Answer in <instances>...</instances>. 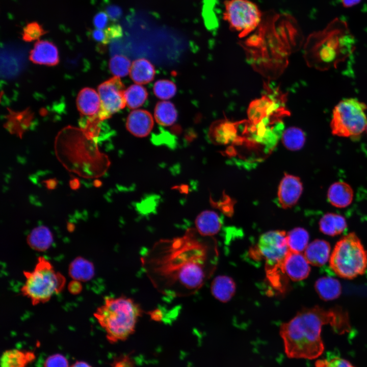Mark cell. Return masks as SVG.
Masks as SVG:
<instances>
[{
	"mask_svg": "<svg viewBox=\"0 0 367 367\" xmlns=\"http://www.w3.org/2000/svg\"><path fill=\"white\" fill-rule=\"evenodd\" d=\"M47 33L42 25L37 21L28 23L23 28L21 33L22 39L26 42L38 40L42 36Z\"/></svg>",
	"mask_w": 367,
	"mask_h": 367,
	"instance_id": "1f68e13d",
	"label": "cell"
},
{
	"mask_svg": "<svg viewBox=\"0 0 367 367\" xmlns=\"http://www.w3.org/2000/svg\"><path fill=\"white\" fill-rule=\"evenodd\" d=\"M28 242L33 249L44 250L53 242V235L47 227L40 226L32 230L28 237Z\"/></svg>",
	"mask_w": 367,
	"mask_h": 367,
	"instance_id": "cb8c5ba5",
	"label": "cell"
},
{
	"mask_svg": "<svg viewBox=\"0 0 367 367\" xmlns=\"http://www.w3.org/2000/svg\"><path fill=\"white\" fill-rule=\"evenodd\" d=\"M150 317L151 318L157 321H160L162 320L163 318V314L161 313V311L159 310H155L153 311H152L150 312Z\"/></svg>",
	"mask_w": 367,
	"mask_h": 367,
	"instance_id": "60d3db41",
	"label": "cell"
},
{
	"mask_svg": "<svg viewBox=\"0 0 367 367\" xmlns=\"http://www.w3.org/2000/svg\"><path fill=\"white\" fill-rule=\"evenodd\" d=\"M44 367H69L67 358L61 354L49 356L44 362Z\"/></svg>",
	"mask_w": 367,
	"mask_h": 367,
	"instance_id": "836d02e7",
	"label": "cell"
},
{
	"mask_svg": "<svg viewBox=\"0 0 367 367\" xmlns=\"http://www.w3.org/2000/svg\"><path fill=\"white\" fill-rule=\"evenodd\" d=\"M366 105L354 98H345L334 108L330 121L332 134L340 137L356 138L366 129Z\"/></svg>",
	"mask_w": 367,
	"mask_h": 367,
	"instance_id": "8992f818",
	"label": "cell"
},
{
	"mask_svg": "<svg viewBox=\"0 0 367 367\" xmlns=\"http://www.w3.org/2000/svg\"><path fill=\"white\" fill-rule=\"evenodd\" d=\"M286 237L290 251L301 253L308 246L309 235L303 228L297 227L291 230Z\"/></svg>",
	"mask_w": 367,
	"mask_h": 367,
	"instance_id": "484cf974",
	"label": "cell"
},
{
	"mask_svg": "<svg viewBox=\"0 0 367 367\" xmlns=\"http://www.w3.org/2000/svg\"><path fill=\"white\" fill-rule=\"evenodd\" d=\"M23 274L25 281L20 293L33 306L49 301L63 290L66 283L64 275L43 256L38 257L32 271H24Z\"/></svg>",
	"mask_w": 367,
	"mask_h": 367,
	"instance_id": "277c9868",
	"label": "cell"
},
{
	"mask_svg": "<svg viewBox=\"0 0 367 367\" xmlns=\"http://www.w3.org/2000/svg\"><path fill=\"white\" fill-rule=\"evenodd\" d=\"M143 314L141 306L133 299L122 295L107 296L93 313L110 343L126 339L133 334Z\"/></svg>",
	"mask_w": 367,
	"mask_h": 367,
	"instance_id": "3957f363",
	"label": "cell"
},
{
	"mask_svg": "<svg viewBox=\"0 0 367 367\" xmlns=\"http://www.w3.org/2000/svg\"><path fill=\"white\" fill-rule=\"evenodd\" d=\"M331 269L338 276L351 279L363 274L367 267V251L354 232L340 239L330 256Z\"/></svg>",
	"mask_w": 367,
	"mask_h": 367,
	"instance_id": "5b68a950",
	"label": "cell"
},
{
	"mask_svg": "<svg viewBox=\"0 0 367 367\" xmlns=\"http://www.w3.org/2000/svg\"><path fill=\"white\" fill-rule=\"evenodd\" d=\"M345 8H350L358 4L361 0H340Z\"/></svg>",
	"mask_w": 367,
	"mask_h": 367,
	"instance_id": "ab89813d",
	"label": "cell"
},
{
	"mask_svg": "<svg viewBox=\"0 0 367 367\" xmlns=\"http://www.w3.org/2000/svg\"><path fill=\"white\" fill-rule=\"evenodd\" d=\"M100 104L99 94L94 89L86 87L78 93L76 105L78 110L83 115L89 118H97Z\"/></svg>",
	"mask_w": 367,
	"mask_h": 367,
	"instance_id": "5bb4252c",
	"label": "cell"
},
{
	"mask_svg": "<svg viewBox=\"0 0 367 367\" xmlns=\"http://www.w3.org/2000/svg\"><path fill=\"white\" fill-rule=\"evenodd\" d=\"M131 66L130 60L121 55H115L109 63L111 72L115 76L119 77L126 76L130 71Z\"/></svg>",
	"mask_w": 367,
	"mask_h": 367,
	"instance_id": "f546056e",
	"label": "cell"
},
{
	"mask_svg": "<svg viewBox=\"0 0 367 367\" xmlns=\"http://www.w3.org/2000/svg\"><path fill=\"white\" fill-rule=\"evenodd\" d=\"M80 186V182L77 178H73L69 181V186L73 190H77Z\"/></svg>",
	"mask_w": 367,
	"mask_h": 367,
	"instance_id": "b9f144b4",
	"label": "cell"
},
{
	"mask_svg": "<svg viewBox=\"0 0 367 367\" xmlns=\"http://www.w3.org/2000/svg\"><path fill=\"white\" fill-rule=\"evenodd\" d=\"M314 288L319 296L325 301L335 299L342 293L339 281L331 277L319 278L315 282Z\"/></svg>",
	"mask_w": 367,
	"mask_h": 367,
	"instance_id": "44dd1931",
	"label": "cell"
},
{
	"mask_svg": "<svg viewBox=\"0 0 367 367\" xmlns=\"http://www.w3.org/2000/svg\"><path fill=\"white\" fill-rule=\"evenodd\" d=\"M277 104L267 96L253 101L250 106L248 111L249 119L257 124L263 119L276 113Z\"/></svg>",
	"mask_w": 367,
	"mask_h": 367,
	"instance_id": "ffe728a7",
	"label": "cell"
},
{
	"mask_svg": "<svg viewBox=\"0 0 367 367\" xmlns=\"http://www.w3.org/2000/svg\"><path fill=\"white\" fill-rule=\"evenodd\" d=\"M98 91L101 104L97 117L100 121L110 118L125 106L124 86L119 77L114 76L101 83Z\"/></svg>",
	"mask_w": 367,
	"mask_h": 367,
	"instance_id": "9c48e42d",
	"label": "cell"
},
{
	"mask_svg": "<svg viewBox=\"0 0 367 367\" xmlns=\"http://www.w3.org/2000/svg\"><path fill=\"white\" fill-rule=\"evenodd\" d=\"M93 184H94V186L95 187H99V186L101 185V182H100V181L99 180H95L94 181V183H93Z\"/></svg>",
	"mask_w": 367,
	"mask_h": 367,
	"instance_id": "ee69618b",
	"label": "cell"
},
{
	"mask_svg": "<svg viewBox=\"0 0 367 367\" xmlns=\"http://www.w3.org/2000/svg\"><path fill=\"white\" fill-rule=\"evenodd\" d=\"M154 75V66L145 59H137L132 64L130 70V77L137 84L148 83L153 80Z\"/></svg>",
	"mask_w": 367,
	"mask_h": 367,
	"instance_id": "7402d4cb",
	"label": "cell"
},
{
	"mask_svg": "<svg viewBox=\"0 0 367 367\" xmlns=\"http://www.w3.org/2000/svg\"><path fill=\"white\" fill-rule=\"evenodd\" d=\"M126 103L130 109L141 106L147 97L146 89L139 85H133L124 91Z\"/></svg>",
	"mask_w": 367,
	"mask_h": 367,
	"instance_id": "83f0119b",
	"label": "cell"
},
{
	"mask_svg": "<svg viewBox=\"0 0 367 367\" xmlns=\"http://www.w3.org/2000/svg\"><path fill=\"white\" fill-rule=\"evenodd\" d=\"M91 34L92 38L95 41L101 42L103 44L105 39L104 30L96 29L92 32Z\"/></svg>",
	"mask_w": 367,
	"mask_h": 367,
	"instance_id": "74e56055",
	"label": "cell"
},
{
	"mask_svg": "<svg viewBox=\"0 0 367 367\" xmlns=\"http://www.w3.org/2000/svg\"><path fill=\"white\" fill-rule=\"evenodd\" d=\"M109 17L112 20L118 19L121 14V10L116 6H110L107 9V12Z\"/></svg>",
	"mask_w": 367,
	"mask_h": 367,
	"instance_id": "8d00e7d4",
	"label": "cell"
},
{
	"mask_svg": "<svg viewBox=\"0 0 367 367\" xmlns=\"http://www.w3.org/2000/svg\"><path fill=\"white\" fill-rule=\"evenodd\" d=\"M235 284L230 277L220 275L213 280L211 290L213 296L222 302L229 301L235 292Z\"/></svg>",
	"mask_w": 367,
	"mask_h": 367,
	"instance_id": "d6986e66",
	"label": "cell"
},
{
	"mask_svg": "<svg viewBox=\"0 0 367 367\" xmlns=\"http://www.w3.org/2000/svg\"><path fill=\"white\" fill-rule=\"evenodd\" d=\"M282 142L284 146L289 150L296 151L300 149L305 142V136L304 132L299 128L291 127L283 133Z\"/></svg>",
	"mask_w": 367,
	"mask_h": 367,
	"instance_id": "4316f807",
	"label": "cell"
},
{
	"mask_svg": "<svg viewBox=\"0 0 367 367\" xmlns=\"http://www.w3.org/2000/svg\"><path fill=\"white\" fill-rule=\"evenodd\" d=\"M207 246L193 229L156 243L142 257L143 268L155 289L173 297L191 295L209 274Z\"/></svg>",
	"mask_w": 367,
	"mask_h": 367,
	"instance_id": "6da1fadb",
	"label": "cell"
},
{
	"mask_svg": "<svg viewBox=\"0 0 367 367\" xmlns=\"http://www.w3.org/2000/svg\"><path fill=\"white\" fill-rule=\"evenodd\" d=\"M195 225L197 231L201 235L209 237L220 231L221 222L218 215L215 212L205 211L196 218Z\"/></svg>",
	"mask_w": 367,
	"mask_h": 367,
	"instance_id": "ac0fdd59",
	"label": "cell"
},
{
	"mask_svg": "<svg viewBox=\"0 0 367 367\" xmlns=\"http://www.w3.org/2000/svg\"><path fill=\"white\" fill-rule=\"evenodd\" d=\"M126 126L132 134L138 137H144L151 132L153 120L148 111L137 110L131 112L128 116Z\"/></svg>",
	"mask_w": 367,
	"mask_h": 367,
	"instance_id": "4fadbf2b",
	"label": "cell"
},
{
	"mask_svg": "<svg viewBox=\"0 0 367 367\" xmlns=\"http://www.w3.org/2000/svg\"><path fill=\"white\" fill-rule=\"evenodd\" d=\"M330 250L331 247L328 242L317 239L308 245L304 255L309 264L319 267L328 261Z\"/></svg>",
	"mask_w": 367,
	"mask_h": 367,
	"instance_id": "2e32d148",
	"label": "cell"
},
{
	"mask_svg": "<svg viewBox=\"0 0 367 367\" xmlns=\"http://www.w3.org/2000/svg\"><path fill=\"white\" fill-rule=\"evenodd\" d=\"M45 187L48 190L55 189L58 184V181L56 178H49L46 179L42 182Z\"/></svg>",
	"mask_w": 367,
	"mask_h": 367,
	"instance_id": "f35d334b",
	"label": "cell"
},
{
	"mask_svg": "<svg viewBox=\"0 0 367 367\" xmlns=\"http://www.w3.org/2000/svg\"><path fill=\"white\" fill-rule=\"evenodd\" d=\"M69 367H92L87 362L84 361H76Z\"/></svg>",
	"mask_w": 367,
	"mask_h": 367,
	"instance_id": "7bdbcfd3",
	"label": "cell"
},
{
	"mask_svg": "<svg viewBox=\"0 0 367 367\" xmlns=\"http://www.w3.org/2000/svg\"><path fill=\"white\" fill-rule=\"evenodd\" d=\"M270 271L280 273L292 281L302 280L308 277L310 271L309 263L300 252L289 250L282 262Z\"/></svg>",
	"mask_w": 367,
	"mask_h": 367,
	"instance_id": "30bf717a",
	"label": "cell"
},
{
	"mask_svg": "<svg viewBox=\"0 0 367 367\" xmlns=\"http://www.w3.org/2000/svg\"><path fill=\"white\" fill-rule=\"evenodd\" d=\"M329 324L335 332L351 330L347 312L340 307L326 309L316 306L302 309L289 322L283 323L280 334L286 355L291 358L313 359L324 350L322 327Z\"/></svg>",
	"mask_w": 367,
	"mask_h": 367,
	"instance_id": "7a4b0ae2",
	"label": "cell"
},
{
	"mask_svg": "<svg viewBox=\"0 0 367 367\" xmlns=\"http://www.w3.org/2000/svg\"><path fill=\"white\" fill-rule=\"evenodd\" d=\"M302 191V184L298 177L285 174L278 187L279 203L284 208L292 207L298 201Z\"/></svg>",
	"mask_w": 367,
	"mask_h": 367,
	"instance_id": "8fae6325",
	"label": "cell"
},
{
	"mask_svg": "<svg viewBox=\"0 0 367 367\" xmlns=\"http://www.w3.org/2000/svg\"><path fill=\"white\" fill-rule=\"evenodd\" d=\"M109 21V16L107 13L99 12L93 18V23L96 29L104 30Z\"/></svg>",
	"mask_w": 367,
	"mask_h": 367,
	"instance_id": "d590c367",
	"label": "cell"
},
{
	"mask_svg": "<svg viewBox=\"0 0 367 367\" xmlns=\"http://www.w3.org/2000/svg\"><path fill=\"white\" fill-rule=\"evenodd\" d=\"M30 60L37 64L56 65L59 62L58 48L51 42L38 40L30 52Z\"/></svg>",
	"mask_w": 367,
	"mask_h": 367,
	"instance_id": "7c38bea8",
	"label": "cell"
},
{
	"mask_svg": "<svg viewBox=\"0 0 367 367\" xmlns=\"http://www.w3.org/2000/svg\"><path fill=\"white\" fill-rule=\"evenodd\" d=\"M316 367H355L347 360L334 357L330 358L318 360L316 362Z\"/></svg>",
	"mask_w": 367,
	"mask_h": 367,
	"instance_id": "d6a6232c",
	"label": "cell"
},
{
	"mask_svg": "<svg viewBox=\"0 0 367 367\" xmlns=\"http://www.w3.org/2000/svg\"><path fill=\"white\" fill-rule=\"evenodd\" d=\"M35 358V354L32 351L9 349L2 355L1 367H29Z\"/></svg>",
	"mask_w": 367,
	"mask_h": 367,
	"instance_id": "e0dca14e",
	"label": "cell"
},
{
	"mask_svg": "<svg viewBox=\"0 0 367 367\" xmlns=\"http://www.w3.org/2000/svg\"><path fill=\"white\" fill-rule=\"evenodd\" d=\"M319 225L322 233L332 237L342 233L347 225L343 216L334 213H327L324 215L320 219Z\"/></svg>",
	"mask_w": 367,
	"mask_h": 367,
	"instance_id": "603a6c76",
	"label": "cell"
},
{
	"mask_svg": "<svg viewBox=\"0 0 367 367\" xmlns=\"http://www.w3.org/2000/svg\"><path fill=\"white\" fill-rule=\"evenodd\" d=\"M262 13L258 6L251 0H225L223 18L229 28L244 37L260 24Z\"/></svg>",
	"mask_w": 367,
	"mask_h": 367,
	"instance_id": "52a82bcc",
	"label": "cell"
},
{
	"mask_svg": "<svg viewBox=\"0 0 367 367\" xmlns=\"http://www.w3.org/2000/svg\"><path fill=\"white\" fill-rule=\"evenodd\" d=\"M155 95L162 99H168L172 97L176 93V87L172 82L162 80L158 81L153 87Z\"/></svg>",
	"mask_w": 367,
	"mask_h": 367,
	"instance_id": "4dcf8cb0",
	"label": "cell"
},
{
	"mask_svg": "<svg viewBox=\"0 0 367 367\" xmlns=\"http://www.w3.org/2000/svg\"><path fill=\"white\" fill-rule=\"evenodd\" d=\"M156 122L163 126H170L176 120L177 113L174 104L169 101L158 102L154 110Z\"/></svg>",
	"mask_w": 367,
	"mask_h": 367,
	"instance_id": "d4e9b609",
	"label": "cell"
},
{
	"mask_svg": "<svg viewBox=\"0 0 367 367\" xmlns=\"http://www.w3.org/2000/svg\"><path fill=\"white\" fill-rule=\"evenodd\" d=\"M365 130H366V132H367V125H366V127Z\"/></svg>",
	"mask_w": 367,
	"mask_h": 367,
	"instance_id": "f6af8a7d",
	"label": "cell"
},
{
	"mask_svg": "<svg viewBox=\"0 0 367 367\" xmlns=\"http://www.w3.org/2000/svg\"><path fill=\"white\" fill-rule=\"evenodd\" d=\"M354 193L351 186L343 181L332 184L327 193V199L331 204L338 208L349 206L353 199Z\"/></svg>",
	"mask_w": 367,
	"mask_h": 367,
	"instance_id": "9a60e30c",
	"label": "cell"
},
{
	"mask_svg": "<svg viewBox=\"0 0 367 367\" xmlns=\"http://www.w3.org/2000/svg\"><path fill=\"white\" fill-rule=\"evenodd\" d=\"M286 233L282 230H272L260 237L255 252L266 261V271L279 265L289 251Z\"/></svg>",
	"mask_w": 367,
	"mask_h": 367,
	"instance_id": "ba28073f",
	"label": "cell"
},
{
	"mask_svg": "<svg viewBox=\"0 0 367 367\" xmlns=\"http://www.w3.org/2000/svg\"><path fill=\"white\" fill-rule=\"evenodd\" d=\"M69 272L73 278L77 281L86 280L92 277L93 268L88 261L77 258L70 265Z\"/></svg>",
	"mask_w": 367,
	"mask_h": 367,
	"instance_id": "f1b7e54d",
	"label": "cell"
},
{
	"mask_svg": "<svg viewBox=\"0 0 367 367\" xmlns=\"http://www.w3.org/2000/svg\"><path fill=\"white\" fill-rule=\"evenodd\" d=\"M105 39L103 44H107L113 39L121 37L122 30L121 26L117 24H114L109 26L104 30Z\"/></svg>",
	"mask_w": 367,
	"mask_h": 367,
	"instance_id": "e575fe53",
	"label": "cell"
}]
</instances>
